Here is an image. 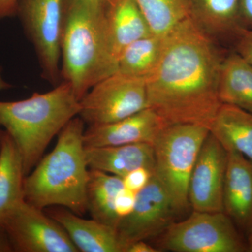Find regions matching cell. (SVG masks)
Wrapping results in <instances>:
<instances>
[{"label":"cell","instance_id":"cell-1","mask_svg":"<svg viewBox=\"0 0 252 252\" xmlns=\"http://www.w3.org/2000/svg\"><path fill=\"white\" fill-rule=\"evenodd\" d=\"M223 59L211 36L193 17L164 39L161 56L146 78L148 108L167 125L193 124L210 130L222 102L219 96Z\"/></svg>","mask_w":252,"mask_h":252},{"label":"cell","instance_id":"cell-2","mask_svg":"<svg viewBox=\"0 0 252 252\" xmlns=\"http://www.w3.org/2000/svg\"><path fill=\"white\" fill-rule=\"evenodd\" d=\"M84 124L79 117L69 121L54 149L26 176L23 191L28 203L41 210L61 206L81 217L88 211Z\"/></svg>","mask_w":252,"mask_h":252},{"label":"cell","instance_id":"cell-3","mask_svg":"<svg viewBox=\"0 0 252 252\" xmlns=\"http://www.w3.org/2000/svg\"><path fill=\"white\" fill-rule=\"evenodd\" d=\"M61 81L81 100L112 74L104 28L103 0H64L61 39Z\"/></svg>","mask_w":252,"mask_h":252},{"label":"cell","instance_id":"cell-4","mask_svg":"<svg viewBox=\"0 0 252 252\" xmlns=\"http://www.w3.org/2000/svg\"><path fill=\"white\" fill-rule=\"evenodd\" d=\"M80 100L69 83L14 102L0 101V126L12 139L28 175L42 158L51 140L79 116Z\"/></svg>","mask_w":252,"mask_h":252},{"label":"cell","instance_id":"cell-5","mask_svg":"<svg viewBox=\"0 0 252 252\" xmlns=\"http://www.w3.org/2000/svg\"><path fill=\"white\" fill-rule=\"evenodd\" d=\"M210 130L193 124H172L164 127L154 142V175L171 201L176 215L186 211L190 174Z\"/></svg>","mask_w":252,"mask_h":252},{"label":"cell","instance_id":"cell-6","mask_svg":"<svg viewBox=\"0 0 252 252\" xmlns=\"http://www.w3.org/2000/svg\"><path fill=\"white\" fill-rule=\"evenodd\" d=\"M158 238V249L161 251H248L234 221L224 212L193 211L186 220L172 222Z\"/></svg>","mask_w":252,"mask_h":252},{"label":"cell","instance_id":"cell-7","mask_svg":"<svg viewBox=\"0 0 252 252\" xmlns=\"http://www.w3.org/2000/svg\"><path fill=\"white\" fill-rule=\"evenodd\" d=\"M64 0H19L17 14L35 51L41 76L54 86L61 84V39Z\"/></svg>","mask_w":252,"mask_h":252},{"label":"cell","instance_id":"cell-8","mask_svg":"<svg viewBox=\"0 0 252 252\" xmlns=\"http://www.w3.org/2000/svg\"><path fill=\"white\" fill-rule=\"evenodd\" d=\"M80 105L79 117L89 126L122 120L148 108L146 79L113 73L96 83Z\"/></svg>","mask_w":252,"mask_h":252},{"label":"cell","instance_id":"cell-9","mask_svg":"<svg viewBox=\"0 0 252 252\" xmlns=\"http://www.w3.org/2000/svg\"><path fill=\"white\" fill-rule=\"evenodd\" d=\"M42 210L24 200L3 219L14 251L79 252L62 225Z\"/></svg>","mask_w":252,"mask_h":252},{"label":"cell","instance_id":"cell-10","mask_svg":"<svg viewBox=\"0 0 252 252\" xmlns=\"http://www.w3.org/2000/svg\"><path fill=\"white\" fill-rule=\"evenodd\" d=\"M175 216L168 195L154 173L148 184L137 192L132 212L118 225V238L124 252L131 243L161 235L175 221Z\"/></svg>","mask_w":252,"mask_h":252},{"label":"cell","instance_id":"cell-11","mask_svg":"<svg viewBox=\"0 0 252 252\" xmlns=\"http://www.w3.org/2000/svg\"><path fill=\"white\" fill-rule=\"evenodd\" d=\"M228 155L209 133L200 149L189 183V202L193 211L223 212V191Z\"/></svg>","mask_w":252,"mask_h":252},{"label":"cell","instance_id":"cell-12","mask_svg":"<svg viewBox=\"0 0 252 252\" xmlns=\"http://www.w3.org/2000/svg\"><path fill=\"white\" fill-rule=\"evenodd\" d=\"M166 123L150 108L109 124L91 125L84 131L86 147H107L126 144H152Z\"/></svg>","mask_w":252,"mask_h":252},{"label":"cell","instance_id":"cell-13","mask_svg":"<svg viewBox=\"0 0 252 252\" xmlns=\"http://www.w3.org/2000/svg\"><path fill=\"white\" fill-rule=\"evenodd\" d=\"M103 2L107 53L113 72H116L124 50L153 33L135 0H103Z\"/></svg>","mask_w":252,"mask_h":252},{"label":"cell","instance_id":"cell-14","mask_svg":"<svg viewBox=\"0 0 252 252\" xmlns=\"http://www.w3.org/2000/svg\"><path fill=\"white\" fill-rule=\"evenodd\" d=\"M223 212L248 233L252 232V162L243 154L227 152Z\"/></svg>","mask_w":252,"mask_h":252},{"label":"cell","instance_id":"cell-15","mask_svg":"<svg viewBox=\"0 0 252 252\" xmlns=\"http://www.w3.org/2000/svg\"><path fill=\"white\" fill-rule=\"evenodd\" d=\"M49 216L62 225L79 252H124L117 230L108 225L86 220L64 207L52 210Z\"/></svg>","mask_w":252,"mask_h":252},{"label":"cell","instance_id":"cell-16","mask_svg":"<svg viewBox=\"0 0 252 252\" xmlns=\"http://www.w3.org/2000/svg\"><path fill=\"white\" fill-rule=\"evenodd\" d=\"M85 157L89 170L107 172L122 178L138 167H147L154 172L155 169L154 147L150 144L85 147Z\"/></svg>","mask_w":252,"mask_h":252},{"label":"cell","instance_id":"cell-17","mask_svg":"<svg viewBox=\"0 0 252 252\" xmlns=\"http://www.w3.org/2000/svg\"><path fill=\"white\" fill-rule=\"evenodd\" d=\"M210 132L226 152L243 154L252 162V114L232 104L222 103Z\"/></svg>","mask_w":252,"mask_h":252},{"label":"cell","instance_id":"cell-18","mask_svg":"<svg viewBox=\"0 0 252 252\" xmlns=\"http://www.w3.org/2000/svg\"><path fill=\"white\" fill-rule=\"evenodd\" d=\"M22 158L12 139L4 132L0 149V223L25 200Z\"/></svg>","mask_w":252,"mask_h":252},{"label":"cell","instance_id":"cell-19","mask_svg":"<svg viewBox=\"0 0 252 252\" xmlns=\"http://www.w3.org/2000/svg\"><path fill=\"white\" fill-rule=\"evenodd\" d=\"M219 96L222 103L252 114V65L238 54L230 55L222 62Z\"/></svg>","mask_w":252,"mask_h":252},{"label":"cell","instance_id":"cell-20","mask_svg":"<svg viewBox=\"0 0 252 252\" xmlns=\"http://www.w3.org/2000/svg\"><path fill=\"white\" fill-rule=\"evenodd\" d=\"M124 188L122 177L89 170L87 210L92 219L117 230L121 220L116 213L115 202L118 194Z\"/></svg>","mask_w":252,"mask_h":252},{"label":"cell","instance_id":"cell-21","mask_svg":"<svg viewBox=\"0 0 252 252\" xmlns=\"http://www.w3.org/2000/svg\"><path fill=\"white\" fill-rule=\"evenodd\" d=\"M193 18L207 34L238 32L240 0H190Z\"/></svg>","mask_w":252,"mask_h":252},{"label":"cell","instance_id":"cell-22","mask_svg":"<svg viewBox=\"0 0 252 252\" xmlns=\"http://www.w3.org/2000/svg\"><path fill=\"white\" fill-rule=\"evenodd\" d=\"M154 35L164 37L193 17L190 0H135Z\"/></svg>","mask_w":252,"mask_h":252},{"label":"cell","instance_id":"cell-23","mask_svg":"<svg viewBox=\"0 0 252 252\" xmlns=\"http://www.w3.org/2000/svg\"><path fill=\"white\" fill-rule=\"evenodd\" d=\"M165 36L150 34L130 44L121 56L117 72L134 77H148L161 56Z\"/></svg>","mask_w":252,"mask_h":252},{"label":"cell","instance_id":"cell-24","mask_svg":"<svg viewBox=\"0 0 252 252\" xmlns=\"http://www.w3.org/2000/svg\"><path fill=\"white\" fill-rule=\"evenodd\" d=\"M154 173L147 167L135 169L123 177L124 187L137 193L148 184Z\"/></svg>","mask_w":252,"mask_h":252},{"label":"cell","instance_id":"cell-25","mask_svg":"<svg viewBox=\"0 0 252 252\" xmlns=\"http://www.w3.org/2000/svg\"><path fill=\"white\" fill-rule=\"evenodd\" d=\"M136 197L137 193L125 187L118 194L115 202V210L120 220L128 216L132 212L135 205Z\"/></svg>","mask_w":252,"mask_h":252},{"label":"cell","instance_id":"cell-26","mask_svg":"<svg viewBox=\"0 0 252 252\" xmlns=\"http://www.w3.org/2000/svg\"><path fill=\"white\" fill-rule=\"evenodd\" d=\"M237 33V54L252 65V29L240 28Z\"/></svg>","mask_w":252,"mask_h":252},{"label":"cell","instance_id":"cell-27","mask_svg":"<svg viewBox=\"0 0 252 252\" xmlns=\"http://www.w3.org/2000/svg\"><path fill=\"white\" fill-rule=\"evenodd\" d=\"M19 0H0V20L16 16Z\"/></svg>","mask_w":252,"mask_h":252},{"label":"cell","instance_id":"cell-28","mask_svg":"<svg viewBox=\"0 0 252 252\" xmlns=\"http://www.w3.org/2000/svg\"><path fill=\"white\" fill-rule=\"evenodd\" d=\"M161 252L157 248L152 246L144 240L131 243L126 249L125 252Z\"/></svg>","mask_w":252,"mask_h":252},{"label":"cell","instance_id":"cell-29","mask_svg":"<svg viewBox=\"0 0 252 252\" xmlns=\"http://www.w3.org/2000/svg\"><path fill=\"white\" fill-rule=\"evenodd\" d=\"M240 14L252 28V0H240Z\"/></svg>","mask_w":252,"mask_h":252},{"label":"cell","instance_id":"cell-30","mask_svg":"<svg viewBox=\"0 0 252 252\" xmlns=\"http://www.w3.org/2000/svg\"><path fill=\"white\" fill-rule=\"evenodd\" d=\"M14 251L4 227L0 223V252H12Z\"/></svg>","mask_w":252,"mask_h":252},{"label":"cell","instance_id":"cell-31","mask_svg":"<svg viewBox=\"0 0 252 252\" xmlns=\"http://www.w3.org/2000/svg\"><path fill=\"white\" fill-rule=\"evenodd\" d=\"M2 69L0 67V91L7 90V89H11L12 87V85L8 83L7 81L5 80L4 78L2 77Z\"/></svg>","mask_w":252,"mask_h":252},{"label":"cell","instance_id":"cell-32","mask_svg":"<svg viewBox=\"0 0 252 252\" xmlns=\"http://www.w3.org/2000/svg\"><path fill=\"white\" fill-rule=\"evenodd\" d=\"M248 251L252 252V232L248 235Z\"/></svg>","mask_w":252,"mask_h":252},{"label":"cell","instance_id":"cell-33","mask_svg":"<svg viewBox=\"0 0 252 252\" xmlns=\"http://www.w3.org/2000/svg\"><path fill=\"white\" fill-rule=\"evenodd\" d=\"M1 127V126H0ZM5 131L0 130V149H1V140H2L3 135H4Z\"/></svg>","mask_w":252,"mask_h":252}]
</instances>
